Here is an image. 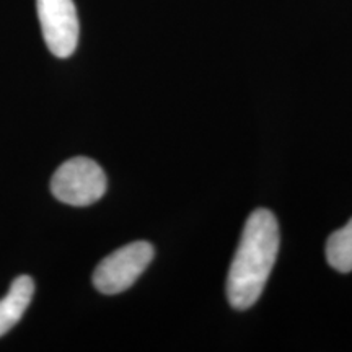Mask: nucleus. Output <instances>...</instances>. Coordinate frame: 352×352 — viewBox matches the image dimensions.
I'll list each match as a JSON object with an SVG mask.
<instances>
[{
	"label": "nucleus",
	"mask_w": 352,
	"mask_h": 352,
	"mask_svg": "<svg viewBox=\"0 0 352 352\" xmlns=\"http://www.w3.org/2000/svg\"><path fill=\"white\" fill-rule=\"evenodd\" d=\"M107 175L95 160L76 157L64 162L51 179L56 199L76 208H85L100 201L107 192Z\"/></svg>",
	"instance_id": "nucleus-2"
},
{
	"label": "nucleus",
	"mask_w": 352,
	"mask_h": 352,
	"mask_svg": "<svg viewBox=\"0 0 352 352\" xmlns=\"http://www.w3.org/2000/svg\"><path fill=\"white\" fill-rule=\"evenodd\" d=\"M36 7L47 50L60 59L72 56L80 32L74 0H36Z\"/></svg>",
	"instance_id": "nucleus-4"
},
{
	"label": "nucleus",
	"mask_w": 352,
	"mask_h": 352,
	"mask_svg": "<svg viewBox=\"0 0 352 352\" xmlns=\"http://www.w3.org/2000/svg\"><path fill=\"white\" fill-rule=\"evenodd\" d=\"M327 261L340 272L352 271V219L344 227L329 235L327 241Z\"/></svg>",
	"instance_id": "nucleus-6"
},
{
	"label": "nucleus",
	"mask_w": 352,
	"mask_h": 352,
	"mask_svg": "<svg viewBox=\"0 0 352 352\" xmlns=\"http://www.w3.org/2000/svg\"><path fill=\"white\" fill-rule=\"evenodd\" d=\"M34 294V283L30 276L13 280L7 296L0 300V336L10 331L28 308Z\"/></svg>",
	"instance_id": "nucleus-5"
},
{
	"label": "nucleus",
	"mask_w": 352,
	"mask_h": 352,
	"mask_svg": "<svg viewBox=\"0 0 352 352\" xmlns=\"http://www.w3.org/2000/svg\"><path fill=\"white\" fill-rule=\"evenodd\" d=\"M277 253L279 226L274 214L267 209H256L246 220L227 276V297L233 308L246 310L258 302Z\"/></svg>",
	"instance_id": "nucleus-1"
},
{
	"label": "nucleus",
	"mask_w": 352,
	"mask_h": 352,
	"mask_svg": "<svg viewBox=\"0 0 352 352\" xmlns=\"http://www.w3.org/2000/svg\"><path fill=\"white\" fill-rule=\"evenodd\" d=\"M148 241H132L101 261L94 272V284L101 294L114 296L131 287L153 259Z\"/></svg>",
	"instance_id": "nucleus-3"
}]
</instances>
